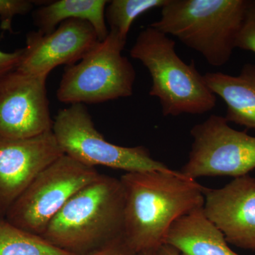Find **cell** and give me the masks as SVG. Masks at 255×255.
I'll use <instances>...</instances> for the list:
<instances>
[{
    "mask_svg": "<svg viewBox=\"0 0 255 255\" xmlns=\"http://www.w3.org/2000/svg\"><path fill=\"white\" fill-rule=\"evenodd\" d=\"M123 239L133 255L157 252L178 219L203 207L204 189L179 171L127 172Z\"/></svg>",
    "mask_w": 255,
    "mask_h": 255,
    "instance_id": "1",
    "label": "cell"
},
{
    "mask_svg": "<svg viewBox=\"0 0 255 255\" xmlns=\"http://www.w3.org/2000/svg\"><path fill=\"white\" fill-rule=\"evenodd\" d=\"M125 199L120 179L100 174L74 194L41 237L73 255H87L123 238Z\"/></svg>",
    "mask_w": 255,
    "mask_h": 255,
    "instance_id": "2",
    "label": "cell"
},
{
    "mask_svg": "<svg viewBox=\"0 0 255 255\" xmlns=\"http://www.w3.org/2000/svg\"><path fill=\"white\" fill-rule=\"evenodd\" d=\"M175 46L172 38L149 25L137 35L130 55L148 70L149 95L158 99L164 117L207 113L216 106V95L194 60L186 63Z\"/></svg>",
    "mask_w": 255,
    "mask_h": 255,
    "instance_id": "3",
    "label": "cell"
},
{
    "mask_svg": "<svg viewBox=\"0 0 255 255\" xmlns=\"http://www.w3.org/2000/svg\"><path fill=\"white\" fill-rule=\"evenodd\" d=\"M248 0H168L150 24L200 53L210 65L231 59Z\"/></svg>",
    "mask_w": 255,
    "mask_h": 255,
    "instance_id": "4",
    "label": "cell"
},
{
    "mask_svg": "<svg viewBox=\"0 0 255 255\" xmlns=\"http://www.w3.org/2000/svg\"><path fill=\"white\" fill-rule=\"evenodd\" d=\"M126 44L127 41L110 31L80 61L65 67L56 92L58 101L85 105L132 96L136 72L122 55Z\"/></svg>",
    "mask_w": 255,
    "mask_h": 255,
    "instance_id": "5",
    "label": "cell"
},
{
    "mask_svg": "<svg viewBox=\"0 0 255 255\" xmlns=\"http://www.w3.org/2000/svg\"><path fill=\"white\" fill-rule=\"evenodd\" d=\"M52 131L64 155L88 167L104 166L126 172L171 169L154 159L145 146L124 147L109 142L96 128L88 109L82 104L59 110Z\"/></svg>",
    "mask_w": 255,
    "mask_h": 255,
    "instance_id": "6",
    "label": "cell"
},
{
    "mask_svg": "<svg viewBox=\"0 0 255 255\" xmlns=\"http://www.w3.org/2000/svg\"><path fill=\"white\" fill-rule=\"evenodd\" d=\"M100 175L95 167L60 156L35 177L5 218L23 231L41 236L70 198Z\"/></svg>",
    "mask_w": 255,
    "mask_h": 255,
    "instance_id": "7",
    "label": "cell"
},
{
    "mask_svg": "<svg viewBox=\"0 0 255 255\" xmlns=\"http://www.w3.org/2000/svg\"><path fill=\"white\" fill-rule=\"evenodd\" d=\"M190 134L189 158L179 170L185 177L237 178L255 169V137L233 128L224 117L210 116Z\"/></svg>",
    "mask_w": 255,
    "mask_h": 255,
    "instance_id": "8",
    "label": "cell"
},
{
    "mask_svg": "<svg viewBox=\"0 0 255 255\" xmlns=\"http://www.w3.org/2000/svg\"><path fill=\"white\" fill-rule=\"evenodd\" d=\"M46 80L17 70L0 78V137L28 138L51 131Z\"/></svg>",
    "mask_w": 255,
    "mask_h": 255,
    "instance_id": "9",
    "label": "cell"
},
{
    "mask_svg": "<svg viewBox=\"0 0 255 255\" xmlns=\"http://www.w3.org/2000/svg\"><path fill=\"white\" fill-rule=\"evenodd\" d=\"M100 42L88 21L74 18L63 21L51 33L28 32L16 70L48 78L57 67L78 63Z\"/></svg>",
    "mask_w": 255,
    "mask_h": 255,
    "instance_id": "10",
    "label": "cell"
},
{
    "mask_svg": "<svg viewBox=\"0 0 255 255\" xmlns=\"http://www.w3.org/2000/svg\"><path fill=\"white\" fill-rule=\"evenodd\" d=\"M64 155L53 131L28 138L0 137V217L43 169Z\"/></svg>",
    "mask_w": 255,
    "mask_h": 255,
    "instance_id": "11",
    "label": "cell"
},
{
    "mask_svg": "<svg viewBox=\"0 0 255 255\" xmlns=\"http://www.w3.org/2000/svg\"><path fill=\"white\" fill-rule=\"evenodd\" d=\"M203 211L228 243L255 250V177L234 178L219 189L204 187Z\"/></svg>",
    "mask_w": 255,
    "mask_h": 255,
    "instance_id": "12",
    "label": "cell"
},
{
    "mask_svg": "<svg viewBox=\"0 0 255 255\" xmlns=\"http://www.w3.org/2000/svg\"><path fill=\"white\" fill-rule=\"evenodd\" d=\"M228 244L223 233L207 219L203 207L178 219L164 242L180 255H240Z\"/></svg>",
    "mask_w": 255,
    "mask_h": 255,
    "instance_id": "13",
    "label": "cell"
},
{
    "mask_svg": "<svg viewBox=\"0 0 255 255\" xmlns=\"http://www.w3.org/2000/svg\"><path fill=\"white\" fill-rule=\"evenodd\" d=\"M208 87L226 105V120L255 130V65H243L238 75L207 73Z\"/></svg>",
    "mask_w": 255,
    "mask_h": 255,
    "instance_id": "14",
    "label": "cell"
},
{
    "mask_svg": "<svg viewBox=\"0 0 255 255\" xmlns=\"http://www.w3.org/2000/svg\"><path fill=\"white\" fill-rule=\"evenodd\" d=\"M107 0H57L45 3L32 13L33 23L42 33H49L68 19L88 21L99 40L103 41L110 33L105 18Z\"/></svg>",
    "mask_w": 255,
    "mask_h": 255,
    "instance_id": "15",
    "label": "cell"
},
{
    "mask_svg": "<svg viewBox=\"0 0 255 255\" xmlns=\"http://www.w3.org/2000/svg\"><path fill=\"white\" fill-rule=\"evenodd\" d=\"M0 255H73L0 217Z\"/></svg>",
    "mask_w": 255,
    "mask_h": 255,
    "instance_id": "16",
    "label": "cell"
},
{
    "mask_svg": "<svg viewBox=\"0 0 255 255\" xmlns=\"http://www.w3.org/2000/svg\"><path fill=\"white\" fill-rule=\"evenodd\" d=\"M168 0H113L109 1L105 11L110 31L127 41L132 23L139 16L155 8H162Z\"/></svg>",
    "mask_w": 255,
    "mask_h": 255,
    "instance_id": "17",
    "label": "cell"
},
{
    "mask_svg": "<svg viewBox=\"0 0 255 255\" xmlns=\"http://www.w3.org/2000/svg\"><path fill=\"white\" fill-rule=\"evenodd\" d=\"M34 1L31 0H0V28L3 31H12L15 16L26 15L33 11Z\"/></svg>",
    "mask_w": 255,
    "mask_h": 255,
    "instance_id": "18",
    "label": "cell"
},
{
    "mask_svg": "<svg viewBox=\"0 0 255 255\" xmlns=\"http://www.w3.org/2000/svg\"><path fill=\"white\" fill-rule=\"evenodd\" d=\"M236 47L255 53V0H248Z\"/></svg>",
    "mask_w": 255,
    "mask_h": 255,
    "instance_id": "19",
    "label": "cell"
},
{
    "mask_svg": "<svg viewBox=\"0 0 255 255\" xmlns=\"http://www.w3.org/2000/svg\"><path fill=\"white\" fill-rule=\"evenodd\" d=\"M22 55V48L13 52L0 50V78L16 70Z\"/></svg>",
    "mask_w": 255,
    "mask_h": 255,
    "instance_id": "20",
    "label": "cell"
},
{
    "mask_svg": "<svg viewBox=\"0 0 255 255\" xmlns=\"http://www.w3.org/2000/svg\"><path fill=\"white\" fill-rule=\"evenodd\" d=\"M87 255H133L128 251L123 238L92 251Z\"/></svg>",
    "mask_w": 255,
    "mask_h": 255,
    "instance_id": "21",
    "label": "cell"
},
{
    "mask_svg": "<svg viewBox=\"0 0 255 255\" xmlns=\"http://www.w3.org/2000/svg\"><path fill=\"white\" fill-rule=\"evenodd\" d=\"M157 255H180V254L172 247L163 245L157 251Z\"/></svg>",
    "mask_w": 255,
    "mask_h": 255,
    "instance_id": "22",
    "label": "cell"
},
{
    "mask_svg": "<svg viewBox=\"0 0 255 255\" xmlns=\"http://www.w3.org/2000/svg\"><path fill=\"white\" fill-rule=\"evenodd\" d=\"M137 255H157V252H145V253H140Z\"/></svg>",
    "mask_w": 255,
    "mask_h": 255,
    "instance_id": "23",
    "label": "cell"
}]
</instances>
